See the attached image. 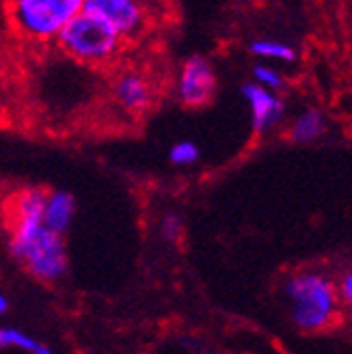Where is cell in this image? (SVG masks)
Masks as SVG:
<instances>
[{"label": "cell", "instance_id": "6da1fadb", "mask_svg": "<svg viewBox=\"0 0 352 354\" xmlns=\"http://www.w3.org/2000/svg\"><path fill=\"white\" fill-rule=\"evenodd\" d=\"M292 322L305 333H318L335 324L342 311L337 283L324 272L305 270L286 281Z\"/></svg>", "mask_w": 352, "mask_h": 354}, {"label": "cell", "instance_id": "7a4b0ae2", "mask_svg": "<svg viewBox=\"0 0 352 354\" xmlns=\"http://www.w3.org/2000/svg\"><path fill=\"white\" fill-rule=\"evenodd\" d=\"M69 59L86 65H106L119 57L123 39L89 13H76L55 39Z\"/></svg>", "mask_w": 352, "mask_h": 354}, {"label": "cell", "instance_id": "3957f363", "mask_svg": "<svg viewBox=\"0 0 352 354\" xmlns=\"http://www.w3.org/2000/svg\"><path fill=\"white\" fill-rule=\"evenodd\" d=\"M80 0H17L9 5L13 28L26 39H57L65 24L80 13Z\"/></svg>", "mask_w": 352, "mask_h": 354}, {"label": "cell", "instance_id": "277c9868", "mask_svg": "<svg viewBox=\"0 0 352 354\" xmlns=\"http://www.w3.org/2000/svg\"><path fill=\"white\" fill-rule=\"evenodd\" d=\"M46 190L26 188L15 194L11 223H9V251L22 261L30 244L44 232V207H46Z\"/></svg>", "mask_w": 352, "mask_h": 354}, {"label": "cell", "instance_id": "5b68a950", "mask_svg": "<svg viewBox=\"0 0 352 354\" xmlns=\"http://www.w3.org/2000/svg\"><path fill=\"white\" fill-rule=\"evenodd\" d=\"M80 11L98 17L100 22L115 30L123 41L134 39L147 24L145 7L134 3V0H84Z\"/></svg>", "mask_w": 352, "mask_h": 354}, {"label": "cell", "instance_id": "8992f818", "mask_svg": "<svg viewBox=\"0 0 352 354\" xmlns=\"http://www.w3.org/2000/svg\"><path fill=\"white\" fill-rule=\"evenodd\" d=\"M22 263L35 279H39L44 283H55L63 279L69 266L63 236H57L48 232V229H44L30 244V249L26 251Z\"/></svg>", "mask_w": 352, "mask_h": 354}, {"label": "cell", "instance_id": "52a82bcc", "mask_svg": "<svg viewBox=\"0 0 352 354\" xmlns=\"http://www.w3.org/2000/svg\"><path fill=\"white\" fill-rule=\"evenodd\" d=\"M216 91V74L214 67L205 57H190L178 76V84H175V93L184 106L190 109H199L212 100Z\"/></svg>", "mask_w": 352, "mask_h": 354}, {"label": "cell", "instance_id": "ba28073f", "mask_svg": "<svg viewBox=\"0 0 352 354\" xmlns=\"http://www.w3.org/2000/svg\"><path fill=\"white\" fill-rule=\"evenodd\" d=\"M242 95L251 109V121L255 134H266L284 117V102H281L279 95L268 91V88H263L255 82H244Z\"/></svg>", "mask_w": 352, "mask_h": 354}, {"label": "cell", "instance_id": "9c48e42d", "mask_svg": "<svg viewBox=\"0 0 352 354\" xmlns=\"http://www.w3.org/2000/svg\"><path fill=\"white\" fill-rule=\"evenodd\" d=\"M113 97L119 109H123L126 113H132V115H140L151 106L154 91H151L149 80L143 74L123 72L115 78Z\"/></svg>", "mask_w": 352, "mask_h": 354}, {"label": "cell", "instance_id": "30bf717a", "mask_svg": "<svg viewBox=\"0 0 352 354\" xmlns=\"http://www.w3.org/2000/svg\"><path fill=\"white\" fill-rule=\"evenodd\" d=\"M76 214V201L67 190H50L46 194L44 207V227L48 232L63 236Z\"/></svg>", "mask_w": 352, "mask_h": 354}, {"label": "cell", "instance_id": "8fae6325", "mask_svg": "<svg viewBox=\"0 0 352 354\" xmlns=\"http://www.w3.org/2000/svg\"><path fill=\"white\" fill-rule=\"evenodd\" d=\"M324 132V115L318 109H307L301 113L290 128V138L294 143H311Z\"/></svg>", "mask_w": 352, "mask_h": 354}, {"label": "cell", "instance_id": "7c38bea8", "mask_svg": "<svg viewBox=\"0 0 352 354\" xmlns=\"http://www.w3.org/2000/svg\"><path fill=\"white\" fill-rule=\"evenodd\" d=\"M0 348H20L28 354H55L52 348L44 346L37 339H33L28 333L11 328V326L0 328Z\"/></svg>", "mask_w": 352, "mask_h": 354}, {"label": "cell", "instance_id": "4fadbf2b", "mask_svg": "<svg viewBox=\"0 0 352 354\" xmlns=\"http://www.w3.org/2000/svg\"><path fill=\"white\" fill-rule=\"evenodd\" d=\"M249 50L259 59H275V61H284V63L296 61V50L279 39H255V41H251Z\"/></svg>", "mask_w": 352, "mask_h": 354}, {"label": "cell", "instance_id": "5bb4252c", "mask_svg": "<svg viewBox=\"0 0 352 354\" xmlns=\"http://www.w3.org/2000/svg\"><path fill=\"white\" fill-rule=\"evenodd\" d=\"M169 160L175 167H190L199 160V147L192 140H180L169 149Z\"/></svg>", "mask_w": 352, "mask_h": 354}, {"label": "cell", "instance_id": "9a60e30c", "mask_svg": "<svg viewBox=\"0 0 352 354\" xmlns=\"http://www.w3.org/2000/svg\"><path fill=\"white\" fill-rule=\"evenodd\" d=\"M253 78H255V84L268 88V91H279V88L284 86V76L270 65H255Z\"/></svg>", "mask_w": 352, "mask_h": 354}, {"label": "cell", "instance_id": "2e32d148", "mask_svg": "<svg viewBox=\"0 0 352 354\" xmlns=\"http://www.w3.org/2000/svg\"><path fill=\"white\" fill-rule=\"evenodd\" d=\"M160 234L167 242H178L182 236V218L178 214H167L160 223Z\"/></svg>", "mask_w": 352, "mask_h": 354}, {"label": "cell", "instance_id": "e0dca14e", "mask_svg": "<svg viewBox=\"0 0 352 354\" xmlns=\"http://www.w3.org/2000/svg\"><path fill=\"white\" fill-rule=\"evenodd\" d=\"M337 294H340V303L348 309H352V268L342 274L337 281Z\"/></svg>", "mask_w": 352, "mask_h": 354}, {"label": "cell", "instance_id": "ac0fdd59", "mask_svg": "<svg viewBox=\"0 0 352 354\" xmlns=\"http://www.w3.org/2000/svg\"><path fill=\"white\" fill-rule=\"evenodd\" d=\"M7 309H9V300H7V296H5V294H0V315H3Z\"/></svg>", "mask_w": 352, "mask_h": 354}]
</instances>
